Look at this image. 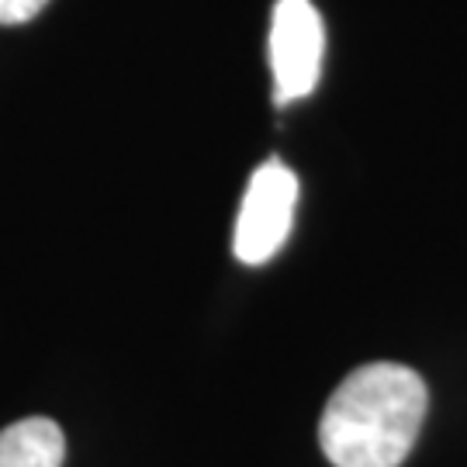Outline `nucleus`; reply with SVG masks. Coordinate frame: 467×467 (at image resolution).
<instances>
[{
    "mask_svg": "<svg viewBox=\"0 0 467 467\" xmlns=\"http://www.w3.org/2000/svg\"><path fill=\"white\" fill-rule=\"evenodd\" d=\"M430 391L416 370L368 364L347 374L318 422V443L333 467H401L412 453Z\"/></svg>",
    "mask_w": 467,
    "mask_h": 467,
    "instance_id": "obj_1",
    "label": "nucleus"
},
{
    "mask_svg": "<svg viewBox=\"0 0 467 467\" xmlns=\"http://www.w3.org/2000/svg\"><path fill=\"white\" fill-rule=\"evenodd\" d=\"M295 204H298V177L284 167L281 160L264 163L250 177V187L243 194V208L235 218V256L250 267L274 260L287 243L291 225H295Z\"/></svg>",
    "mask_w": 467,
    "mask_h": 467,
    "instance_id": "obj_2",
    "label": "nucleus"
},
{
    "mask_svg": "<svg viewBox=\"0 0 467 467\" xmlns=\"http://www.w3.org/2000/svg\"><path fill=\"white\" fill-rule=\"evenodd\" d=\"M326 25L312 0H277L270 17V69L277 104L308 98L322 77Z\"/></svg>",
    "mask_w": 467,
    "mask_h": 467,
    "instance_id": "obj_3",
    "label": "nucleus"
},
{
    "mask_svg": "<svg viewBox=\"0 0 467 467\" xmlns=\"http://www.w3.org/2000/svg\"><path fill=\"white\" fill-rule=\"evenodd\" d=\"M67 440L52 419L32 416L0 430V467H63Z\"/></svg>",
    "mask_w": 467,
    "mask_h": 467,
    "instance_id": "obj_4",
    "label": "nucleus"
},
{
    "mask_svg": "<svg viewBox=\"0 0 467 467\" xmlns=\"http://www.w3.org/2000/svg\"><path fill=\"white\" fill-rule=\"evenodd\" d=\"M49 0H0V25H25L46 11Z\"/></svg>",
    "mask_w": 467,
    "mask_h": 467,
    "instance_id": "obj_5",
    "label": "nucleus"
}]
</instances>
